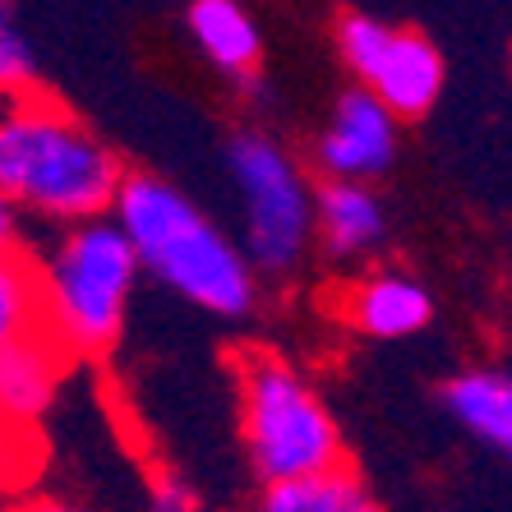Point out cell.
Here are the masks:
<instances>
[{"label":"cell","instance_id":"obj_1","mask_svg":"<svg viewBox=\"0 0 512 512\" xmlns=\"http://www.w3.org/2000/svg\"><path fill=\"white\" fill-rule=\"evenodd\" d=\"M125 162L60 97H0V194L28 227L70 231L111 217Z\"/></svg>","mask_w":512,"mask_h":512},{"label":"cell","instance_id":"obj_2","mask_svg":"<svg viewBox=\"0 0 512 512\" xmlns=\"http://www.w3.org/2000/svg\"><path fill=\"white\" fill-rule=\"evenodd\" d=\"M111 222L130 240L139 273L217 319H245L259 305V273L190 194L153 171H125Z\"/></svg>","mask_w":512,"mask_h":512},{"label":"cell","instance_id":"obj_3","mask_svg":"<svg viewBox=\"0 0 512 512\" xmlns=\"http://www.w3.org/2000/svg\"><path fill=\"white\" fill-rule=\"evenodd\" d=\"M37 300H42V337L70 360H97L116 351L139 286L130 240L111 217L84 227L51 231L47 250L33 245Z\"/></svg>","mask_w":512,"mask_h":512},{"label":"cell","instance_id":"obj_4","mask_svg":"<svg viewBox=\"0 0 512 512\" xmlns=\"http://www.w3.org/2000/svg\"><path fill=\"white\" fill-rule=\"evenodd\" d=\"M236 420L259 489L346 462V439L323 393L273 346H245L236 356Z\"/></svg>","mask_w":512,"mask_h":512},{"label":"cell","instance_id":"obj_5","mask_svg":"<svg viewBox=\"0 0 512 512\" xmlns=\"http://www.w3.org/2000/svg\"><path fill=\"white\" fill-rule=\"evenodd\" d=\"M227 167L240 199V254L263 277H291L314 250V180L277 134L236 130Z\"/></svg>","mask_w":512,"mask_h":512},{"label":"cell","instance_id":"obj_6","mask_svg":"<svg viewBox=\"0 0 512 512\" xmlns=\"http://www.w3.org/2000/svg\"><path fill=\"white\" fill-rule=\"evenodd\" d=\"M337 56L356 74V88H365L393 120L425 116L448 79L443 51L420 28L388 24L374 14L337 19Z\"/></svg>","mask_w":512,"mask_h":512},{"label":"cell","instance_id":"obj_7","mask_svg":"<svg viewBox=\"0 0 512 512\" xmlns=\"http://www.w3.org/2000/svg\"><path fill=\"white\" fill-rule=\"evenodd\" d=\"M397 157V120L374 102L365 88H346L328 107L319 139H314V167L323 180H351L370 185L393 167Z\"/></svg>","mask_w":512,"mask_h":512},{"label":"cell","instance_id":"obj_8","mask_svg":"<svg viewBox=\"0 0 512 512\" xmlns=\"http://www.w3.org/2000/svg\"><path fill=\"white\" fill-rule=\"evenodd\" d=\"M434 319V296L420 277L402 268H365L337 286V323L374 342H397Z\"/></svg>","mask_w":512,"mask_h":512},{"label":"cell","instance_id":"obj_9","mask_svg":"<svg viewBox=\"0 0 512 512\" xmlns=\"http://www.w3.org/2000/svg\"><path fill=\"white\" fill-rule=\"evenodd\" d=\"M65 370H70V360L42 333L5 346L0 351V434L19 439L33 425H42V416L60 397Z\"/></svg>","mask_w":512,"mask_h":512},{"label":"cell","instance_id":"obj_10","mask_svg":"<svg viewBox=\"0 0 512 512\" xmlns=\"http://www.w3.org/2000/svg\"><path fill=\"white\" fill-rule=\"evenodd\" d=\"M185 28H190L199 56L213 65L231 88L240 93H259L263 84V33L245 5L236 0H194L185 10Z\"/></svg>","mask_w":512,"mask_h":512},{"label":"cell","instance_id":"obj_11","mask_svg":"<svg viewBox=\"0 0 512 512\" xmlns=\"http://www.w3.org/2000/svg\"><path fill=\"white\" fill-rule=\"evenodd\" d=\"M388 236V213L374 185H314V245L328 263H365Z\"/></svg>","mask_w":512,"mask_h":512},{"label":"cell","instance_id":"obj_12","mask_svg":"<svg viewBox=\"0 0 512 512\" xmlns=\"http://www.w3.org/2000/svg\"><path fill=\"white\" fill-rule=\"evenodd\" d=\"M250 512H383L374 489L351 462L282 485H263Z\"/></svg>","mask_w":512,"mask_h":512},{"label":"cell","instance_id":"obj_13","mask_svg":"<svg viewBox=\"0 0 512 512\" xmlns=\"http://www.w3.org/2000/svg\"><path fill=\"white\" fill-rule=\"evenodd\" d=\"M443 406L462 420L480 443L512 457V374L503 370H466L448 379Z\"/></svg>","mask_w":512,"mask_h":512},{"label":"cell","instance_id":"obj_14","mask_svg":"<svg viewBox=\"0 0 512 512\" xmlns=\"http://www.w3.org/2000/svg\"><path fill=\"white\" fill-rule=\"evenodd\" d=\"M33 333H42V300H37L33 245H28V250L0 254V351Z\"/></svg>","mask_w":512,"mask_h":512},{"label":"cell","instance_id":"obj_15","mask_svg":"<svg viewBox=\"0 0 512 512\" xmlns=\"http://www.w3.org/2000/svg\"><path fill=\"white\" fill-rule=\"evenodd\" d=\"M37 88V51L10 5H0V97H19Z\"/></svg>","mask_w":512,"mask_h":512},{"label":"cell","instance_id":"obj_16","mask_svg":"<svg viewBox=\"0 0 512 512\" xmlns=\"http://www.w3.org/2000/svg\"><path fill=\"white\" fill-rule=\"evenodd\" d=\"M148 512H203V494L171 466H157L148 476Z\"/></svg>","mask_w":512,"mask_h":512},{"label":"cell","instance_id":"obj_17","mask_svg":"<svg viewBox=\"0 0 512 512\" xmlns=\"http://www.w3.org/2000/svg\"><path fill=\"white\" fill-rule=\"evenodd\" d=\"M10 250H28V222L0 194V254H10Z\"/></svg>","mask_w":512,"mask_h":512},{"label":"cell","instance_id":"obj_18","mask_svg":"<svg viewBox=\"0 0 512 512\" xmlns=\"http://www.w3.org/2000/svg\"><path fill=\"white\" fill-rule=\"evenodd\" d=\"M19 512H84L65 499H19Z\"/></svg>","mask_w":512,"mask_h":512},{"label":"cell","instance_id":"obj_19","mask_svg":"<svg viewBox=\"0 0 512 512\" xmlns=\"http://www.w3.org/2000/svg\"><path fill=\"white\" fill-rule=\"evenodd\" d=\"M0 512H19V499H10V494H0Z\"/></svg>","mask_w":512,"mask_h":512},{"label":"cell","instance_id":"obj_20","mask_svg":"<svg viewBox=\"0 0 512 512\" xmlns=\"http://www.w3.org/2000/svg\"><path fill=\"white\" fill-rule=\"evenodd\" d=\"M0 439H5V434H0Z\"/></svg>","mask_w":512,"mask_h":512}]
</instances>
